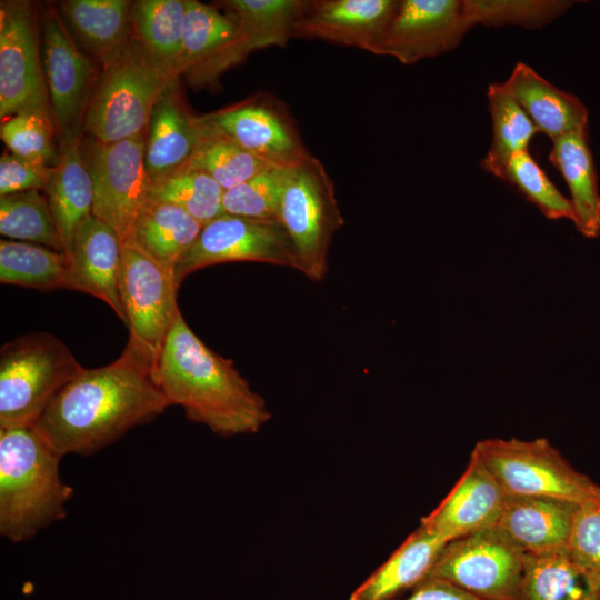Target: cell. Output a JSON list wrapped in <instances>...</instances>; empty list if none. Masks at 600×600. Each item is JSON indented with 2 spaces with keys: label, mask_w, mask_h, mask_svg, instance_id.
Returning <instances> with one entry per match:
<instances>
[{
  "label": "cell",
  "mask_w": 600,
  "mask_h": 600,
  "mask_svg": "<svg viewBox=\"0 0 600 600\" xmlns=\"http://www.w3.org/2000/svg\"><path fill=\"white\" fill-rule=\"evenodd\" d=\"M170 407L153 362L127 342L119 358L66 384L33 426L60 456H88Z\"/></svg>",
  "instance_id": "obj_1"
},
{
  "label": "cell",
  "mask_w": 600,
  "mask_h": 600,
  "mask_svg": "<svg viewBox=\"0 0 600 600\" xmlns=\"http://www.w3.org/2000/svg\"><path fill=\"white\" fill-rule=\"evenodd\" d=\"M157 378L170 406L222 437L252 434L270 419L264 398L256 392L232 360L210 349L188 326L181 311L161 350Z\"/></svg>",
  "instance_id": "obj_2"
},
{
  "label": "cell",
  "mask_w": 600,
  "mask_h": 600,
  "mask_svg": "<svg viewBox=\"0 0 600 600\" xmlns=\"http://www.w3.org/2000/svg\"><path fill=\"white\" fill-rule=\"evenodd\" d=\"M60 457L33 427L0 428V533L12 542L33 538L66 517L73 489Z\"/></svg>",
  "instance_id": "obj_3"
},
{
  "label": "cell",
  "mask_w": 600,
  "mask_h": 600,
  "mask_svg": "<svg viewBox=\"0 0 600 600\" xmlns=\"http://www.w3.org/2000/svg\"><path fill=\"white\" fill-rule=\"evenodd\" d=\"M180 77L131 36L101 62L83 131L109 143L147 132L153 108Z\"/></svg>",
  "instance_id": "obj_4"
},
{
  "label": "cell",
  "mask_w": 600,
  "mask_h": 600,
  "mask_svg": "<svg viewBox=\"0 0 600 600\" xmlns=\"http://www.w3.org/2000/svg\"><path fill=\"white\" fill-rule=\"evenodd\" d=\"M84 368L49 332L19 336L0 349V428L33 427Z\"/></svg>",
  "instance_id": "obj_5"
},
{
  "label": "cell",
  "mask_w": 600,
  "mask_h": 600,
  "mask_svg": "<svg viewBox=\"0 0 600 600\" xmlns=\"http://www.w3.org/2000/svg\"><path fill=\"white\" fill-rule=\"evenodd\" d=\"M506 494L544 496L577 503L600 497V486L574 469L544 438H489L473 450Z\"/></svg>",
  "instance_id": "obj_6"
},
{
  "label": "cell",
  "mask_w": 600,
  "mask_h": 600,
  "mask_svg": "<svg viewBox=\"0 0 600 600\" xmlns=\"http://www.w3.org/2000/svg\"><path fill=\"white\" fill-rule=\"evenodd\" d=\"M278 218L294 243L300 272L321 281L331 240L344 219L333 181L318 158L288 169Z\"/></svg>",
  "instance_id": "obj_7"
},
{
  "label": "cell",
  "mask_w": 600,
  "mask_h": 600,
  "mask_svg": "<svg viewBox=\"0 0 600 600\" xmlns=\"http://www.w3.org/2000/svg\"><path fill=\"white\" fill-rule=\"evenodd\" d=\"M524 552L497 524L448 542L427 578L479 600H519Z\"/></svg>",
  "instance_id": "obj_8"
},
{
  "label": "cell",
  "mask_w": 600,
  "mask_h": 600,
  "mask_svg": "<svg viewBox=\"0 0 600 600\" xmlns=\"http://www.w3.org/2000/svg\"><path fill=\"white\" fill-rule=\"evenodd\" d=\"M238 261L270 263L300 271L294 243L280 221L223 212L203 224L193 244L179 260L174 281L180 287L197 270Z\"/></svg>",
  "instance_id": "obj_9"
},
{
  "label": "cell",
  "mask_w": 600,
  "mask_h": 600,
  "mask_svg": "<svg viewBox=\"0 0 600 600\" xmlns=\"http://www.w3.org/2000/svg\"><path fill=\"white\" fill-rule=\"evenodd\" d=\"M146 133L109 143L89 136L81 142L93 187L92 214L113 228L122 244L147 200Z\"/></svg>",
  "instance_id": "obj_10"
},
{
  "label": "cell",
  "mask_w": 600,
  "mask_h": 600,
  "mask_svg": "<svg viewBox=\"0 0 600 600\" xmlns=\"http://www.w3.org/2000/svg\"><path fill=\"white\" fill-rule=\"evenodd\" d=\"M22 112L53 120L40 53L39 24L31 2L1 1L0 118L3 121Z\"/></svg>",
  "instance_id": "obj_11"
},
{
  "label": "cell",
  "mask_w": 600,
  "mask_h": 600,
  "mask_svg": "<svg viewBox=\"0 0 600 600\" xmlns=\"http://www.w3.org/2000/svg\"><path fill=\"white\" fill-rule=\"evenodd\" d=\"M199 117L271 167L290 169L314 157L286 104L272 94L257 93Z\"/></svg>",
  "instance_id": "obj_12"
},
{
  "label": "cell",
  "mask_w": 600,
  "mask_h": 600,
  "mask_svg": "<svg viewBox=\"0 0 600 600\" xmlns=\"http://www.w3.org/2000/svg\"><path fill=\"white\" fill-rule=\"evenodd\" d=\"M178 289L171 273L140 251L122 247L119 296L129 329L128 342L142 351L156 368L180 311Z\"/></svg>",
  "instance_id": "obj_13"
},
{
  "label": "cell",
  "mask_w": 600,
  "mask_h": 600,
  "mask_svg": "<svg viewBox=\"0 0 600 600\" xmlns=\"http://www.w3.org/2000/svg\"><path fill=\"white\" fill-rule=\"evenodd\" d=\"M41 30L43 70L60 146L83 133L96 80L91 61L51 6L41 12Z\"/></svg>",
  "instance_id": "obj_14"
},
{
  "label": "cell",
  "mask_w": 600,
  "mask_h": 600,
  "mask_svg": "<svg viewBox=\"0 0 600 600\" xmlns=\"http://www.w3.org/2000/svg\"><path fill=\"white\" fill-rule=\"evenodd\" d=\"M473 27L464 0H400L372 53L414 64L454 50Z\"/></svg>",
  "instance_id": "obj_15"
},
{
  "label": "cell",
  "mask_w": 600,
  "mask_h": 600,
  "mask_svg": "<svg viewBox=\"0 0 600 600\" xmlns=\"http://www.w3.org/2000/svg\"><path fill=\"white\" fill-rule=\"evenodd\" d=\"M250 50L238 21L212 4L186 0L178 73L197 89H218L221 76L247 59Z\"/></svg>",
  "instance_id": "obj_16"
},
{
  "label": "cell",
  "mask_w": 600,
  "mask_h": 600,
  "mask_svg": "<svg viewBox=\"0 0 600 600\" xmlns=\"http://www.w3.org/2000/svg\"><path fill=\"white\" fill-rule=\"evenodd\" d=\"M400 0H310L293 39H318L369 52L387 31Z\"/></svg>",
  "instance_id": "obj_17"
},
{
  "label": "cell",
  "mask_w": 600,
  "mask_h": 600,
  "mask_svg": "<svg viewBox=\"0 0 600 600\" xmlns=\"http://www.w3.org/2000/svg\"><path fill=\"white\" fill-rule=\"evenodd\" d=\"M506 493L474 451L446 498L420 521L449 542L497 524Z\"/></svg>",
  "instance_id": "obj_18"
},
{
  "label": "cell",
  "mask_w": 600,
  "mask_h": 600,
  "mask_svg": "<svg viewBox=\"0 0 600 600\" xmlns=\"http://www.w3.org/2000/svg\"><path fill=\"white\" fill-rule=\"evenodd\" d=\"M202 136L199 116L187 108L177 79L157 101L148 124L144 164L149 183L187 167Z\"/></svg>",
  "instance_id": "obj_19"
},
{
  "label": "cell",
  "mask_w": 600,
  "mask_h": 600,
  "mask_svg": "<svg viewBox=\"0 0 600 600\" xmlns=\"http://www.w3.org/2000/svg\"><path fill=\"white\" fill-rule=\"evenodd\" d=\"M577 507L554 497L506 494L497 526L524 553H564Z\"/></svg>",
  "instance_id": "obj_20"
},
{
  "label": "cell",
  "mask_w": 600,
  "mask_h": 600,
  "mask_svg": "<svg viewBox=\"0 0 600 600\" xmlns=\"http://www.w3.org/2000/svg\"><path fill=\"white\" fill-rule=\"evenodd\" d=\"M122 247L116 230L91 214L80 224L69 257L77 291L103 301L126 323L119 296Z\"/></svg>",
  "instance_id": "obj_21"
},
{
  "label": "cell",
  "mask_w": 600,
  "mask_h": 600,
  "mask_svg": "<svg viewBox=\"0 0 600 600\" xmlns=\"http://www.w3.org/2000/svg\"><path fill=\"white\" fill-rule=\"evenodd\" d=\"M504 88L528 114L538 131L554 140L576 131H588L587 107L524 62H518Z\"/></svg>",
  "instance_id": "obj_22"
},
{
  "label": "cell",
  "mask_w": 600,
  "mask_h": 600,
  "mask_svg": "<svg viewBox=\"0 0 600 600\" xmlns=\"http://www.w3.org/2000/svg\"><path fill=\"white\" fill-rule=\"evenodd\" d=\"M449 541L422 523L351 594L349 600H397L424 580Z\"/></svg>",
  "instance_id": "obj_23"
},
{
  "label": "cell",
  "mask_w": 600,
  "mask_h": 600,
  "mask_svg": "<svg viewBox=\"0 0 600 600\" xmlns=\"http://www.w3.org/2000/svg\"><path fill=\"white\" fill-rule=\"evenodd\" d=\"M82 136L59 146L58 162L43 190L68 256L80 224L92 214L93 206L92 180L81 150Z\"/></svg>",
  "instance_id": "obj_24"
},
{
  "label": "cell",
  "mask_w": 600,
  "mask_h": 600,
  "mask_svg": "<svg viewBox=\"0 0 600 600\" xmlns=\"http://www.w3.org/2000/svg\"><path fill=\"white\" fill-rule=\"evenodd\" d=\"M202 227L183 209L147 198L123 246L140 251L173 276Z\"/></svg>",
  "instance_id": "obj_25"
},
{
  "label": "cell",
  "mask_w": 600,
  "mask_h": 600,
  "mask_svg": "<svg viewBox=\"0 0 600 600\" xmlns=\"http://www.w3.org/2000/svg\"><path fill=\"white\" fill-rule=\"evenodd\" d=\"M549 161L569 189L577 230L589 239L600 237V192L588 131L570 132L552 140Z\"/></svg>",
  "instance_id": "obj_26"
},
{
  "label": "cell",
  "mask_w": 600,
  "mask_h": 600,
  "mask_svg": "<svg viewBox=\"0 0 600 600\" xmlns=\"http://www.w3.org/2000/svg\"><path fill=\"white\" fill-rule=\"evenodd\" d=\"M132 3L128 0H67L60 2V14L101 63L130 37Z\"/></svg>",
  "instance_id": "obj_27"
},
{
  "label": "cell",
  "mask_w": 600,
  "mask_h": 600,
  "mask_svg": "<svg viewBox=\"0 0 600 600\" xmlns=\"http://www.w3.org/2000/svg\"><path fill=\"white\" fill-rule=\"evenodd\" d=\"M0 282L39 291H77L71 259L48 247L1 239Z\"/></svg>",
  "instance_id": "obj_28"
},
{
  "label": "cell",
  "mask_w": 600,
  "mask_h": 600,
  "mask_svg": "<svg viewBox=\"0 0 600 600\" xmlns=\"http://www.w3.org/2000/svg\"><path fill=\"white\" fill-rule=\"evenodd\" d=\"M600 587L568 552L524 553L519 600H599Z\"/></svg>",
  "instance_id": "obj_29"
},
{
  "label": "cell",
  "mask_w": 600,
  "mask_h": 600,
  "mask_svg": "<svg viewBox=\"0 0 600 600\" xmlns=\"http://www.w3.org/2000/svg\"><path fill=\"white\" fill-rule=\"evenodd\" d=\"M310 0H224L218 2L238 21L250 52L286 47Z\"/></svg>",
  "instance_id": "obj_30"
},
{
  "label": "cell",
  "mask_w": 600,
  "mask_h": 600,
  "mask_svg": "<svg viewBox=\"0 0 600 600\" xmlns=\"http://www.w3.org/2000/svg\"><path fill=\"white\" fill-rule=\"evenodd\" d=\"M184 20L186 0L133 1L130 36L179 76Z\"/></svg>",
  "instance_id": "obj_31"
},
{
  "label": "cell",
  "mask_w": 600,
  "mask_h": 600,
  "mask_svg": "<svg viewBox=\"0 0 600 600\" xmlns=\"http://www.w3.org/2000/svg\"><path fill=\"white\" fill-rule=\"evenodd\" d=\"M487 99L492 121V141L481 167L494 174L511 156L528 150L538 130L503 83H491Z\"/></svg>",
  "instance_id": "obj_32"
},
{
  "label": "cell",
  "mask_w": 600,
  "mask_h": 600,
  "mask_svg": "<svg viewBox=\"0 0 600 600\" xmlns=\"http://www.w3.org/2000/svg\"><path fill=\"white\" fill-rule=\"evenodd\" d=\"M42 192L28 190L0 197V233L10 240L37 243L64 252Z\"/></svg>",
  "instance_id": "obj_33"
},
{
  "label": "cell",
  "mask_w": 600,
  "mask_h": 600,
  "mask_svg": "<svg viewBox=\"0 0 600 600\" xmlns=\"http://www.w3.org/2000/svg\"><path fill=\"white\" fill-rule=\"evenodd\" d=\"M200 122L203 136L187 167L207 173L224 191L272 168L231 139Z\"/></svg>",
  "instance_id": "obj_34"
},
{
  "label": "cell",
  "mask_w": 600,
  "mask_h": 600,
  "mask_svg": "<svg viewBox=\"0 0 600 600\" xmlns=\"http://www.w3.org/2000/svg\"><path fill=\"white\" fill-rule=\"evenodd\" d=\"M223 193L210 176L184 167L149 183L147 198L179 207L206 224L223 213Z\"/></svg>",
  "instance_id": "obj_35"
},
{
  "label": "cell",
  "mask_w": 600,
  "mask_h": 600,
  "mask_svg": "<svg viewBox=\"0 0 600 600\" xmlns=\"http://www.w3.org/2000/svg\"><path fill=\"white\" fill-rule=\"evenodd\" d=\"M493 176L512 186L546 218L574 221L570 200L558 190L528 150L511 156Z\"/></svg>",
  "instance_id": "obj_36"
},
{
  "label": "cell",
  "mask_w": 600,
  "mask_h": 600,
  "mask_svg": "<svg viewBox=\"0 0 600 600\" xmlns=\"http://www.w3.org/2000/svg\"><path fill=\"white\" fill-rule=\"evenodd\" d=\"M464 4L473 26L539 29L564 13L572 1L464 0Z\"/></svg>",
  "instance_id": "obj_37"
},
{
  "label": "cell",
  "mask_w": 600,
  "mask_h": 600,
  "mask_svg": "<svg viewBox=\"0 0 600 600\" xmlns=\"http://www.w3.org/2000/svg\"><path fill=\"white\" fill-rule=\"evenodd\" d=\"M288 169L269 168L226 190L223 212L251 219L278 220Z\"/></svg>",
  "instance_id": "obj_38"
},
{
  "label": "cell",
  "mask_w": 600,
  "mask_h": 600,
  "mask_svg": "<svg viewBox=\"0 0 600 600\" xmlns=\"http://www.w3.org/2000/svg\"><path fill=\"white\" fill-rule=\"evenodd\" d=\"M54 132L53 120L34 112L14 114L0 127V137L11 153L49 167L57 164L60 153Z\"/></svg>",
  "instance_id": "obj_39"
},
{
  "label": "cell",
  "mask_w": 600,
  "mask_h": 600,
  "mask_svg": "<svg viewBox=\"0 0 600 600\" xmlns=\"http://www.w3.org/2000/svg\"><path fill=\"white\" fill-rule=\"evenodd\" d=\"M568 554L600 587V497L578 503Z\"/></svg>",
  "instance_id": "obj_40"
},
{
  "label": "cell",
  "mask_w": 600,
  "mask_h": 600,
  "mask_svg": "<svg viewBox=\"0 0 600 600\" xmlns=\"http://www.w3.org/2000/svg\"><path fill=\"white\" fill-rule=\"evenodd\" d=\"M52 168L13 153H3L0 158V197L28 190L43 191Z\"/></svg>",
  "instance_id": "obj_41"
},
{
  "label": "cell",
  "mask_w": 600,
  "mask_h": 600,
  "mask_svg": "<svg viewBox=\"0 0 600 600\" xmlns=\"http://www.w3.org/2000/svg\"><path fill=\"white\" fill-rule=\"evenodd\" d=\"M397 600H479L452 583L438 579L426 578L417 584L408 597Z\"/></svg>",
  "instance_id": "obj_42"
},
{
  "label": "cell",
  "mask_w": 600,
  "mask_h": 600,
  "mask_svg": "<svg viewBox=\"0 0 600 600\" xmlns=\"http://www.w3.org/2000/svg\"><path fill=\"white\" fill-rule=\"evenodd\" d=\"M600 600V599H599Z\"/></svg>",
  "instance_id": "obj_43"
}]
</instances>
